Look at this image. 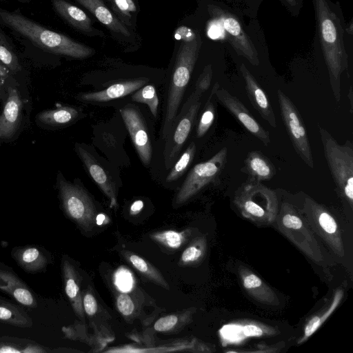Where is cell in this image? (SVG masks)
<instances>
[{
	"instance_id": "6da1fadb",
	"label": "cell",
	"mask_w": 353,
	"mask_h": 353,
	"mask_svg": "<svg viewBox=\"0 0 353 353\" xmlns=\"http://www.w3.org/2000/svg\"><path fill=\"white\" fill-rule=\"evenodd\" d=\"M320 50L327 68L331 89L336 102L341 99V78L348 69L345 24L339 5L330 0H312Z\"/></svg>"
},
{
	"instance_id": "7a4b0ae2",
	"label": "cell",
	"mask_w": 353,
	"mask_h": 353,
	"mask_svg": "<svg viewBox=\"0 0 353 353\" xmlns=\"http://www.w3.org/2000/svg\"><path fill=\"white\" fill-rule=\"evenodd\" d=\"M206 10L210 25L215 26L216 30H221L223 38L235 54L250 65L259 66L261 63L259 47L265 44L257 20L251 19L248 27L243 17L223 1L209 2Z\"/></svg>"
},
{
	"instance_id": "3957f363",
	"label": "cell",
	"mask_w": 353,
	"mask_h": 353,
	"mask_svg": "<svg viewBox=\"0 0 353 353\" xmlns=\"http://www.w3.org/2000/svg\"><path fill=\"white\" fill-rule=\"evenodd\" d=\"M176 34L182 43L180 45L174 65L167 94L166 109L161 135L165 139L177 116L181 100L191 77L202 44L198 31L181 27Z\"/></svg>"
},
{
	"instance_id": "277c9868",
	"label": "cell",
	"mask_w": 353,
	"mask_h": 353,
	"mask_svg": "<svg viewBox=\"0 0 353 353\" xmlns=\"http://www.w3.org/2000/svg\"><path fill=\"white\" fill-rule=\"evenodd\" d=\"M0 21L44 50L74 59L88 58L95 52L93 48L41 26L21 14L0 10Z\"/></svg>"
},
{
	"instance_id": "5b68a950",
	"label": "cell",
	"mask_w": 353,
	"mask_h": 353,
	"mask_svg": "<svg viewBox=\"0 0 353 353\" xmlns=\"http://www.w3.org/2000/svg\"><path fill=\"white\" fill-rule=\"evenodd\" d=\"M233 203L244 218L259 225L274 223L279 212L275 192L252 179L236 190Z\"/></svg>"
},
{
	"instance_id": "8992f818",
	"label": "cell",
	"mask_w": 353,
	"mask_h": 353,
	"mask_svg": "<svg viewBox=\"0 0 353 353\" xmlns=\"http://www.w3.org/2000/svg\"><path fill=\"white\" fill-rule=\"evenodd\" d=\"M323 153L336 191L341 199L353 207V148L347 141L339 144L334 137L321 126L318 125Z\"/></svg>"
},
{
	"instance_id": "52a82bcc",
	"label": "cell",
	"mask_w": 353,
	"mask_h": 353,
	"mask_svg": "<svg viewBox=\"0 0 353 353\" xmlns=\"http://www.w3.org/2000/svg\"><path fill=\"white\" fill-rule=\"evenodd\" d=\"M278 230L314 262L323 260L321 247L305 219L289 203L281 204L275 221Z\"/></svg>"
},
{
	"instance_id": "ba28073f",
	"label": "cell",
	"mask_w": 353,
	"mask_h": 353,
	"mask_svg": "<svg viewBox=\"0 0 353 353\" xmlns=\"http://www.w3.org/2000/svg\"><path fill=\"white\" fill-rule=\"evenodd\" d=\"M304 218L313 230L337 256L343 257L345 248L337 221L323 205L306 196L303 208Z\"/></svg>"
},
{
	"instance_id": "9c48e42d",
	"label": "cell",
	"mask_w": 353,
	"mask_h": 353,
	"mask_svg": "<svg viewBox=\"0 0 353 353\" xmlns=\"http://www.w3.org/2000/svg\"><path fill=\"white\" fill-rule=\"evenodd\" d=\"M57 182L59 196L67 215L85 232H90L96 223L97 216L90 197L81 187L65 181L60 174Z\"/></svg>"
},
{
	"instance_id": "30bf717a",
	"label": "cell",
	"mask_w": 353,
	"mask_h": 353,
	"mask_svg": "<svg viewBox=\"0 0 353 353\" xmlns=\"http://www.w3.org/2000/svg\"><path fill=\"white\" fill-rule=\"evenodd\" d=\"M201 94L194 90L183 105L180 114L166 137L164 149V162L169 169L178 157L183 144L191 132L196 114L201 106Z\"/></svg>"
},
{
	"instance_id": "8fae6325",
	"label": "cell",
	"mask_w": 353,
	"mask_h": 353,
	"mask_svg": "<svg viewBox=\"0 0 353 353\" xmlns=\"http://www.w3.org/2000/svg\"><path fill=\"white\" fill-rule=\"evenodd\" d=\"M228 149L223 148L209 160L195 165L179 189L175 203L188 201L202 188L218 179L227 161Z\"/></svg>"
},
{
	"instance_id": "7c38bea8",
	"label": "cell",
	"mask_w": 353,
	"mask_h": 353,
	"mask_svg": "<svg viewBox=\"0 0 353 353\" xmlns=\"http://www.w3.org/2000/svg\"><path fill=\"white\" fill-rule=\"evenodd\" d=\"M281 115L292 145L302 161L314 168V160L307 133L296 106L281 90L277 91Z\"/></svg>"
},
{
	"instance_id": "4fadbf2b",
	"label": "cell",
	"mask_w": 353,
	"mask_h": 353,
	"mask_svg": "<svg viewBox=\"0 0 353 353\" xmlns=\"http://www.w3.org/2000/svg\"><path fill=\"white\" fill-rule=\"evenodd\" d=\"M280 334L274 326L251 319L232 321L219 330L223 345L236 344L249 338L271 337Z\"/></svg>"
},
{
	"instance_id": "5bb4252c",
	"label": "cell",
	"mask_w": 353,
	"mask_h": 353,
	"mask_svg": "<svg viewBox=\"0 0 353 353\" xmlns=\"http://www.w3.org/2000/svg\"><path fill=\"white\" fill-rule=\"evenodd\" d=\"M214 94L219 101L243 125L252 135L264 145L270 142V135L250 114L246 107L236 97L228 90L219 87L216 83L214 87Z\"/></svg>"
},
{
	"instance_id": "9a60e30c",
	"label": "cell",
	"mask_w": 353,
	"mask_h": 353,
	"mask_svg": "<svg viewBox=\"0 0 353 353\" xmlns=\"http://www.w3.org/2000/svg\"><path fill=\"white\" fill-rule=\"evenodd\" d=\"M120 112L140 159L145 165H148L152 159V147L142 115L130 105L121 109Z\"/></svg>"
},
{
	"instance_id": "2e32d148",
	"label": "cell",
	"mask_w": 353,
	"mask_h": 353,
	"mask_svg": "<svg viewBox=\"0 0 353 353\" xmlns=\"http://www.w3.org/2000/svg\"><path fill=\"white\" fill-rule=\"evenodd\" d=\"M239 69L252 105L272 128H276V117L265 92L243 62L239 65Z\"/></svg>"
},
{
	"instance_id": "e0dca14e",
	"label": "cell",
	"mask_w": 353,
	"mask_h": 353,
	"mask_svg": "<svg viewBox=\"0 0 353 353\" xmlns=\"http://www.w3.org/2000/svg\"><path fill=\"white\" fill-rule=\"evenodd\" d=\"M238 274L243 289L254 299L270 305L279 304V299L275 292L251 270L239 265Z\"/></svg>"
},
{
	"instance_id": "ac0fdd59",
	"label": "cell",
	"mask_w": 353,
	"mask_h": 353,
	"mask_svg": "<svg viewBox=\"0 0 353 353\" xmlns=\"http://www.w3.org/2000/svg\"><path fill=\"white\" fill-rule=\"evenodd\" d=\"M76 150L90 175L103 192L110 200V207L117 205V192L112 179L93 155L81 145H76Z\"/></svg>"
},
{
	"instance_id": "d6986e66",
	"label": "cell",
	"mask_w": 353,
	"mask_h": 353,
	"mask_svg": "<svg viewBox=\"0 0 353 353\" xmlns=\"http://www.w3.org/2000/svg\"><path fill=\"white\" fill-rule=\"evenodd\" d=\"M23 103L17 89L9 87L8 97L0 115V139H10L19 129Z\"/></svg>"
},
{
	"instance_id": "ffe728a7",
	"label": "cell",
	"mask_w": 353,
	"mask_h": 353,
	"mask_svg": "<svg viewBox=\"0 0 353 353\" xmlns=\"http://www.w3.org/2000/svg\"><path fill=\"white\" fill-rule=\"evenodd\" d=\"M56 12L70 26L90 36L103 35L92 26V19L81 9L65 0H51Z\"/></svg>"
},
{
	"instance_id": "44dd1931",
	"label": "cell",
	"mask_w": 353,
	"mask_h": 353,
	"mask_svg": "<svg viewBox=\"0 0 353 353\" xmlns=\"http://www.w3.org/2000/svg\"><path fill=\"white\" fill-rule=\"evenodd\" d=\"M147 82L145 79H130L111 85L101 91L83 93L79 98L86 102H105L137 91Z\"/></svg>"
},
{
	"instance_id": "7402d4cb",
	"label": "cell",
	"mask_w": 353,
	"mask_h": 353,
	"mask_svg": "<svg viewBox=\"0 0 353 353\" xmlns=\"http://www.w3.org/2000/svg\"><path fill=\"white\" fill-rule=\"evenodd\" d=\"M344 296L342 289H336L331 299L321 310L311 316L305 323L303 334L297 341V344L305 343L312 334H314L332 314L341 303Z\"/></svg>"
},
{
	"instance_id": "603a6c76",
	"label": "cell",
	"mask_w": 353,
	"mask_h": 353,
	"mask_svg": "<svg viewBox=\"0 0 353 353\" xmlns=\"http://www.w3.org/2000/svg\"><path fill=\"white\" fill-rule=\"evenodd\" d=\"M252 179L261 181H268L276 174V169L272 161L260 151H251L244 161L242 169Z\"/></svg>"
},
{
	"instance_id": "cb8c5ba5",
	"label": "cell",
	"mask_w": 353,
	"mask_h": 353,
	"mask_svg": "<svg viewBox=\"0 0 353 353\" xmlns=\"http://www.w3.org/2000/svg\"><path fill=\"white\" fill-rule=\"evenodd\" d=\"M88 10L102 24L111 31L129 37L130 32L111 12L102 0H76Z\"/></svg>"
},
{
	"instance_id": "d4e9b609",
	"label": "cell",
	"mask_w": 353,
	"mask_h": 353,
	"mask_svg": "<svg viewBox=\"0 0 353 353\" xmlns=\"http://www.w3.org/2000/svg\"><path fill=\"white\" fill-rule=\"evenodd\" d=\"M65 290L69 298L74 311L79 319L83 320L84 310L82 298L79 290L78 274L72 265L67 261L63 263Z\"/></svg>"
},
{
	"instance_id": "484cf974",
	"label": "cell",
	"mask_w": 353,
	"mask_h": 353,
	"mask_svg": "<svg viewBox=\"0 0 353 353\" xmlns=\"http://www.w3.org/2000/svg\"><path fill=\"white\" fill-rule=\"evenodd\" d=\"M78 114L77 109L69 106H61L54 110L41 112L36 118L43 124L57 126L72 122Z\"/></svg>"
},
{
	"instance_id": "4316f807",
	"label": "cell",
	"mask_w": 353,
	"mask_h": 353,
	"mask_svg": "<svg viewBox=\"0 0 353 353\" xmlns=\"http://www.w3.org/2000/svg\"><path fill=\"white\" fill-rule=\"evenodd\" d=\"M125 256L132 266L143 276L161 286L169 289V285L165 281L162 274L150 263L139 256L131 252H125Z\"/></svg>"
},
{
	"instance_id": "83f0119b",
	"label": "cell",
	"mask_w": 353,
	"mask_h": 353,
	"mask_svg": "<svg viewBox=\"0 0 353 353\" xmlns=\"http://www.w3.org/2000/svg\"><path fill=\"white\" fill-rule=\"evenodd\" d=\"M207 250V241L205 236L194 239L183 251L181 261L184 265H194L199 263Z\"/></svg>"
},
{
	"instance_id": "f1b7e54d",
	"label": "cell",
	"mask_w": 353,
	"mask_h": 353,
	"mask_svg": "<svg viewBox=\"0 0 353 353\" xmlns=\"http://www.w3.org/2000/svg\"><path fill=\"white\" fill-rule=\"evenodd\" d=\"M196 152V145L192 142L185 151L179 157L178 161L174 165L172 169L169 172L166 181L172 182L181 177L189 165L191 164Z\"/></svg>"
},
{
	"instance_id": "f546056e",
	"label": "cell",
	"mask_w": 353,
	"mask_h": 353,
	"mask_svg": "<svg viewBox=\"0 0 353 353\" xmlns=\"http://www.w3.org/2000/svg\"><path fill=\"white\" fill-rule=\"evenodd\" d=\"M132 100L135 102L147 104L152 115L157 117L159 99L154 85H147L139 88L132 94Z\"/></svg>"
},
{
	"instance_id": "4dcf8cb0",
	"label": "cell",
	"mask_w": 353,
	"mask_h": 353,
	"mask_svg": "<svg viewBox=\"0 0 353 353\" xmlns=\"http://www.w3.org/2000/svg\"><path fill=\"white\" fill-rule=\"evenodd\" d=\"M212 94L213 90H212L211 94L209 96L198 123L196 137L199 138L202 137L205 134L214 121L215 106L214 103L212 101Z\"/></svg>"
},
{
	"instance_id": "1f68e13d",
	"label": "cell",
	"mask_w": 353,
	"mask_h": 353,
	"mask_svg": "<svg viewBox=\"0 0 353 353\" xmlns=\"http://www.w3.org/2000/svg\"><path fill=\"white\" fill-rule=\"evenodd\" d=\"M0 61L13 72L19 71L21 68L19 59L11 50L3 36L0 33Z\"/></svg>"
},
{
	"instance_id": "d6a6232c",
	"label": "cell",
	"mask_w": 353,
	"mask_h": 353,
	"mask_svg": "<svg viewBox=\"0 0 353 353\" xmlns=\"http://www.w3.org/2000/svg\"><path fill=\"white\" fill-rule=\"evenodd\" d=\"M151 238L168 248L174 249L179 248L185 240L183 233L173 230L156 232Z\"/></svg>"
},
{
	"instance_id": "836d02e7",
	"label": "cell",
	"mask_w": 353,
	"mask_h": 353,
	"mask_svg": "<svg viewBox=\"0 0 353 353\" xmlns=\"http://www.w3.org/2000/svg\"><path fill=\"white\" fill-rule=\"evenodd\" d=\"M263 0H232V8L243 17L256 19Z\"/></svg>"
},
{
	"instance_id": "e575fe53",
	"label": "cell",
	"mask_w": 353,
	"mask_h": 353,
	"mask_svg": "<svg viewBox=\"0 0 353 353\" xmlns=\"http://www.w3.org/2000/svg\"><path fill=\"white\" fill-rule=\"evenodd\" d=\"M114 283L117 288L123 292L130 291L134 285L131 272L125 268L118 270L114 274Z\"/></svg>"
},
{
	"instance_id": "d590c367",
	"label": "cell",
	"mask_w": 353,
	"mask_h": 353,
	"mask_svg": "<svg viewBox=\"0 0 353 353\" xmlns=\"http://www.w3.org/2000/svg\"><path fill=\"white\" fill-rule=\"evenodd\" d=\"M284 347L283 343H279L274 345H267L265 343L257 344L254 346L251 350H225V352H239V353H275L279 352Z\"/></svg>"
},
{
	"instance_id": "8d00e7d4",
	"label": "cell",
	"mask_w": 353,
	"mask_h": 353,
	"mask_svg": "<svg viewBox=\"0 0 353 353\" xmlns=\"http://www.w3.org/2000/svg\"><path fill=\"white\" fill-rule=\"evenodd\" d=\"M212 78V68L211 65H207L201 75L199 76L195 86L194 90L203 94L210 87Z\"/></svg>"
},
{
	"instance_id": "74e56055",
	"label": "cell",
	"mask_w": 353,
	"mask_h": 353,
	"mask_svg": "<svg viewBox=\"0 0 353 353\" xmlns=\"http://www.w3.org/2000/svg\"><path fill=\"white\" fill-rule=\"evenodd\" d=\"M117 306L119 311L124 316L132 314L134 304L131 297L125 292L121 293L117 299Z\"/></svg>"
},
{
	"instance_id": "f35d334b",
	"label": "cell",
	"mask_w": 353,
	"mask_h": 353,
	"mask_svg": "<svg viewBox=\"0 0 353 353\" xmlns=\"http://www.w3.org/2000/svg\"><path fill=\"white\" fill-rule=\"evenodd\" d=\"M178 321L179 319L176 315H168L158 319L155 322L154 327L157 332H168L172 330L176 326Z\"/></svg>"
},
{
	"instance_id": "ab89813d",
	"label": "cell",
	"mask_w": 353,
	"mask_h": 353,
	"mask_svg": "<svg viewBox=\"0 0 353 353\" xmlns=\"http://www.w3.org/2000/svg\"><path fill=\"white\" fill-rule=\"evenodd\" d=\"M84 312L90 316L96 314L98 309L97 300L91 292H87L82 298Z\"/></svg>"
},
{
	"instance_id": "60d3db41",
	"label": "cell",
	"mask_w": 353,
	"mask_h": 353,
	"mask_svg": "<svg viewBox=\"0 0 353 353\" xmlns=\"http://www.w3.org/2000/svg\"><path fill=\"white\" fill-rule=\"evenodd\" d=\"M293 17H298L303 7L304 0H279Z\"/></svg>"
},
{
	"instance_id": "b9f144b4",
	"label": "cell",
	"mask_w": 353,
	"mask_h": 353,
	"mask_svg": "<svg viewBox=\"0 0 353 353\" xmlns=\"http://www.w3.org/2000/svg\"><path fill=\"white\" fill-rule=\"evenodd\" d=\"M14 298L23 305H31L33 303V296L29 290L25 288H19L14 290Z\"/></svg>"
},
{
	"instance_id": "7bdbcfd3",
	"label": "cell",
	"mask_w": 353,
	"mask_h": 353,
	"mask_svg": "<svg viewBox=\"0 0 353 353\" xmlns=\"http://www.w3.org/2000/svg\"><path fill=\"white\" fill-rule=\"evenodd\" d=\"M117 8L125 14H129L130 12H134L135 5L132 0H113Z\"/></svg>"
},
{
	"instance_id": "ee69618b",
	"label": "cell",
	"mask_w": 353,
	"mask_h": 353,
	"mask_svg": "<svg viewBox=\"0 0 353 353\" xmlns=\"http://www.w3.org/2000/svg\"><path fill=\"white\" fill-rule=\"evenodd\" d=\"M39 256V251L35 248L26 250L22 254V260L25 263H30L37 260Z\"/></svg>"
},
{
	"instance_id": "f6af8a7d",
	"label": "cell",
	"mask_w": 353,
	"mask_h": 353,
	"mask_svg": "<svg viewBox=\"0 0 353 353\" xmlns=\"http://www.w3.org/2000/svg\"><path fill=\"white\" fill-rule=\"evenodd\" d=\"M143 203L142 201L138 200V201H134L130 207L131 214H137L138 212H139L141 210V209L143 208Z\"/></svg>"
},
{
	"instance_id": "bcb514c9",
	"label": "cell",
	"mask_w": 353,
	"mask_h": 353,
	"mask_svg": "<svg viewBox=\"0 0 353 353\" xmlns=\"http://www.w3.org/2000/svg\"><path fill=\"white\" fill-rule=\"evenodd\" d=\"M12 312L7 307L0 306V319L8 320L12 317Z\"/></svg>"
},
{
	"instance_id": "7dc6e473",
	"label": "cell",
	"mask_w": 353,
	"mask_h": 353,
	"mask_svg": "<svg viewBox=\"0 0 353 353\" xmlns=\"http://www.w3.org/2000/svg\"><path fill=\"white\" fill-rule=\"evenodd\" d=\"M9 72L8 68L6 67L1 61H0V80H3L6 79L8 77Z\"/></svg>"
},
{
	"instance_id": "c3c4849f",
	"label": "cell",
	"mask_w": 353,
	"mask_h": 353,
	"mask_svg": "<svg viewBox=\"0 0 353 353\" xmlns=\"http://www.w3.org/2000/svg\"><path fill=\"white\" fill-rule=\"evenodd\" d=\"M21 351L10 346H2L0 352H20Z\"/></svg>"
},
{
	"instance_id": "681fc988",
	"label": "cell",
	"mask_w": 353,
	"mask_h": 353,
	"mask_svg": "<svg viewBox=\"0 0 353 353\" xmlns=\"http://www.w3.org/2000/svg\"><path fill=\"white\" fill-rule=\"evenodd\" d=\"M105 219V216L104 214H99L97 216H96L95 222L96 224L98 225H101L103 223Z\"/></svg>"
},
{
	"instance_id": "f907efd6",
	"label": "cell",
	"mask_w": 353,
	"mask_h": 353,
	"mask_svg": "<svg viewBox=\"0 0 353 353\" xmlns=\"http://www.w3.org/2000/svg\"><path fill=\"white\" fill-rule=\"evenodd\" d=\"M347 97L350 100V108H351V110L350 112H352V108H353V100H352V98H353V94H352V86H350V91H349V94L347 95Z\"/></svg>"
},
{
	"instance_id": "816d5d0a",
	"label": "cell",
	"mask_w": 353,
	"mask_h": 353,
	"mask_svg": "<svg viewBox=\"0 0 353 353\" xmlns=\"http://www.w3.org/2000/svg\"><path fill=\"white\" fill-rule=\"evenodd\" d=\"M222 1L232 7V0H222Z\"/></svg>"
},
{
	"instance_id": "f5cc1de1",
	"label": "cell",
	"mask_w": 353,
	"mask_h": 353,
	"mask_svg": "<svg viewBox=\"0 0 353 353\" xmlns=\"http://www.w3.org/2000/svg\"><path fill=\"white\" fill-rule=\"evenodd\" d=\"M0 93H1V86H0Z\"/></svg>"
}]
</instances>
